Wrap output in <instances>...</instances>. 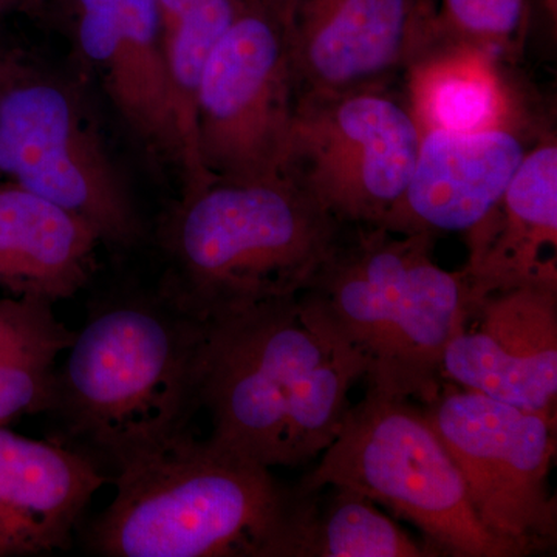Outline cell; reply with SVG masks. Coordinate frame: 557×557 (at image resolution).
<instances>
[{"instance_id":"obj_1","label":"cell","mask_w":557,"mask_h":557,"mask_svg":"<svg viewBox=\"0 0 557 557\" xmlns=\"http://www.w3.org/2000/svg\"><path fill=\"white\" fill-rule=\"evenodd\" d=\"M119 469L91 522L106 557H304L313 494L190 432Z\"/></svg>"},{"instance_id":"obj_2","label":"cell","mask_w":557,"mask_h":557,"mask_svg":"<svg viewBox=\"0 0 557 557\" xmlns=\"http://www.w3.org/2000/svg\"><path fill=\"white\" fill-rule=\"evenodd\" d=\"M362 372L299 304L263 300L208 321L201 406L220 448L265 468L313 460L338 435Z\"/></svg>"},{"instance_id":"obj_3","label":"cell","mask_w":557,"mask_h":557,"mask_svg":"<svg viewBox=\"0 0 557 557\" xmlns=\"http://www.w3.org/2000/svg\"><path fill=\"white\" fill-rule=\"evenodd\" d=\"M437 237L344 226L299 293L302 309L357 361L369 392L434 401L469 299L463 271L434 260Z\"/></svg>"},{"instance_id":"obj_4","label":"cell","mask_w":557,"mask_h":557,"mask_svg":"<svg viewBox=\"0 0 557 557\" xmlns=\"http://www.w3.org/2000/svg\"><path fill=\"white\" fill-rule=\"evenodd\" d=\"M208 321L160 293L95 311L57 370L49 412L116 468L189 431L201 408Z\"/></svg>"},{"instance_id":"obj_5","label":"cell","mask_w":557,"mask_h":557,"mask_svg":"<svg viewBox=\"0 0 557 557\" xmlns=\"http://www.w3.org/2000/svg\"><path fill=\"white\" fill-rule=\"evenodd\" d=\"M343 230L284 175L212 182L183 196L163 228L170 267L159 293L200 321L299 295Z\"/></svg>"},{"instance_id":"obj_6","label":"cell","mask_w":557,"mask_h":557,"mask_svg":"<svg viewBox=\"0 0 557 557\" xmlns=\"http://www.w3.org/2000/svg\"><path fill=\"white\" fill-rule=\"evenodd\" d=\"M344 487L394 509L440 555L519 557L480 523L467 487L424 410L368 392L300 490Z\"/></svg>"},{"instance_id":"obj_7","label":"cell","mask_w":557,"mask_h":557,"mask_svg":"<svg viewBox=\"0 0 557 557\" xmlns=\"http://www.w3.org/2000/svg\"><path fill=\"white\" fill-rule=\"evenodd\" d=\"M408 95L392 83L296 97L281 175L344 226H379L420 148Z\"/></svg>"},{"instance_id":"obj_8","label":"cell","mask_w":557,"mask_h":557,"mask_svg":"<svg viewBox=\"0 0 557 557\" xmlns=\"http://www.w3.org/2000/svg\"><path fill=\"white\" fill-rule=\"evenodd\" d=\"M428 405L480 523L519 557L555 548V418L461 387L442 388Z\"/></svg>"},{"instance_id":"obj_9","label":"cell","mask_w":557,"mask_h":557,"mask_svg":"<svg viewBox=\"0 0 557 557\" xmlns=\"http://www.w3.org/2000/svg\"><path fill=\"white\" fill-rule=\"evenodd\" d=\"M0 175L131 248L143 223L83 102L64 84L22 67L0 90Z\"/></svg>"},{"instance_id":"obj_10","label":"cell","mask_w":557,"mask_h":557,"mask_svg":"<svg viewBox=\"0 0 557 557\" xmlns=\"http://www.w3.org/2000/svg\"><path fill=\"white\" fill-rule=\"evenodd\" d=\"M295 104L284 22L249 3L201 73L196 102L201 168L214 182L281 177Z\"/></svg>"},{"instance_id":"obj_11","label":"cell","mask_w":557,"mask_h":557,"mask_svg":"<svg viewBox=\"0 0 557 557\" xmlns=\"http://www.w3.org/2000/svg\"><path fill=\"white\" fill-rule=\"evenodd\" d=\"M284 36L296 97L380 86L434 47V2L293 0Z\"/></svg>"},{"instance_id":"obj_12","label":"cell","mask_w":557,"mask_h":557,"mask_svg":"<svg viewBox=\"0 0 557 557\" xmlns=\"http://www.w3.org/2000/svg\"><path fill=\"white\" fill-rule=\"evenodd\" d=\"M443 379L556 420L557 282L471 293Z\"/></svg>"},{"instance_id":"obj_13","label":"cell","mask_w":557,"mask_h":557,"mask_svg":"<svg viewBox=\"0 0 557 557\" xmlns=\"http://www.w3.org/2000/svg\"><path fill=\"white\" fill-rule=\"evenodd\" d=\"M541 124L480 132L424 131L408 186L379 226L398 234H467L504 199Z\"/></svg>"},{"instance_id":"obj_14","label":"cell","mask_w":557,"mask_h":557,"mask_svg":"<svg viewBox=\"0 0 557 557\" xmlns=\"http://www.w3.org/2000/svg\"><path fill=\"white\" fill-rule=\"evenodd\" d=\"M81 58L143 145L182 168L157 0H65Z\"/></svg>"},{"instance_id":"obj_15","label":"cell","mask_w":557,"mask_h":557,"mask_svg":"<svg viewBox=\"0 0 557 557\" xmlns=\"http://www.w3.org/2000/svg\"><path fill=\"white\" fill-rule=\"evenodd\" d=\"M108 482L86 454L0 426V557L72 547L81 516Z\"/></svg>"},{"instance_id":"obj_16","label":"cell","mask_w":557,"mask_h":557,"mask_svg":"<svg viewBox=\"0 0 557 557\" xmlns=\"http://www.w3.org/2000/svg\"><path fill=\"white\" fill-rule=\"evenodd\" d=\"M461 269L472 295L557 282V139L545 131L528 149L504 199L465 236Z\"/></svg>"},{"instance_id":"obj_17","label":"cell","mask_w":557,"mask_h":557,"mask_svg":"<svg viewBox=\"0 0 557 557\" xmlns=\"http://www.w3.org/2000/svg\"><path fill=\"white\" fill-rule=\"evenodd\" d=\"M97 231L16 183L0 185V288L57 304L86 287L97 270Z\"/></svg>"},{"instance_id":"obj_18","label":"cell","mask_w":557,"mask_h":557,"mask_svg":"<svg viewBox=\"0 0 557 557\" xmlns=\"http://www.w3.org/2000/svg\"><path fill=\"white\" fill-rule=\"evenodd\" d=\"M504 65L468 47H432L405 73L406 95L421 134L533 126Z\"/></svg>"},{"instance_id":"obj_19","label":"cell","mask_w":557,"mask_h":557,"mask_svg":"<svg viewBox=\"0 0 557 557\" xmlns=\"http://www.w3.org/2000/svg\"><path fill=\"white\" fill-rule=\"evenodd\" d=\"M53 304L32 296L0 299V426L49 412L57 361L75 339Z\"/></svg>"},{"instance_id":"obj_20","label":"cell","mask_w":557,"mask_h":557,"mask_svg":"<svg viewBox=\"0 0 557 557\" xmlns=\"http://www.w3.org/2000/svg\"><path fill=\"white\" fill-rule=\"evenodd\" d=\"M324 490V487H322ZM314 491L304 557H431V545L418 544L372 500L344 487Z\"/></svg>"},{"instance_id":"obj_21","label":"cell","mask_w":557,"mask_h":557,"mask_svg":"<svg viewBox=\"0 0 557 557\" xmlns=\"http://www.w3.org/2000/svg\"><path fill=\"white\" fill-rule=\"evenodd\" d=\"M435 46L468 47L512 64L522 54L530 0H432Z\"/></svg>"},{"instance_id":"obj_22","label":"cell","mask_w":557,"mask_h":557,"mask_svg":"<svg viewBox=\"0 0 557 557\" xmlns=\"http://www.w3.org/2000/svg\"><path fill=\"white\" fill-rule=\"evenodd\" d=\"M50 0H0V17L39 16L46 11Z\"/></svg>"},{"instance_id":"obj_23","label":"cell","mask_w":557,"mask_h":557,"mask_svg":"<svg viewBox=\"0 0 557 557\" xmlns=\"http://www.w3.org/2000/svg\"><path fill=\"white\" fill-rule=\"evenodd\" d=\"M22 67H24V65H21L20 62L0 54V90L5 87V84L9 83V81L13 78Z\"/></svg>"},{"instance_id":"obj_24","label":"cell","mask_w":557,"mask_h":557,"mask_svg":"<svg viewBox=\"0 0 557 557\" xmlns=\"http://www.w3.org/2000/svg\"><path fill=\"white\" fill-rule=\"evenodd\" d=\"M256 5L262 7V9L269 10L270 13L276 14L284 22L285 14L292 5L293 0H251Z\"/></svg>"}]
</instances>
